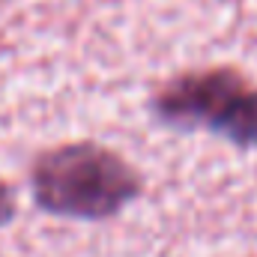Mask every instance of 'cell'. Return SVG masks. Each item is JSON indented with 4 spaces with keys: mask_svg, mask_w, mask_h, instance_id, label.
Returning <instances> with one entry per match:
<instances>
[{
    "mask_svg": "<svg viewBox=\"0 0 257 257\" xmlns=\"http://www.w3.org/2000/svg\"><path fill=\"white\" fill-rule=\"evenodd\" d=\"M135 192L128 168L99 147H63L36 168V194L42 206L63 215L99 218L120 209Z\"/></svg>",
    "mask_w": 257,
    "mask_h": 257,
    "instance_id": "6da1fadb",
    "label": "cell"
},
{
    "mask_svg": "<svg viewBox=\"0 0 257 257\" xmlns=\"http://www.w3.org/2000/svg\"><path fill=\"white\" fill-rule=\"evenodd\" d=\"M165 111L230 135L233 141H257V93L236 87L224 75L194 78L165 99Z\"/></svg>",
    "mask_w": 257,
    "mask_h": 257,
    "instance_id": "7a4b0ae2",
    "label": "cell"
},
{
    "mask_svg": "<svg viewBox=\"0 0 257 257\" xmlns=\"http://www.w3.org/2000/svg\"><path fill=\"white\" fill-rule=\"evenodd\" d=\"M6 215H9V194L0 189V221H3Z\"/></svg>",
    "mask_w": 257,
    "mask_h": 257,
    "instance_id": "3957f363",
    "label": "cell"
}]
</instances>
